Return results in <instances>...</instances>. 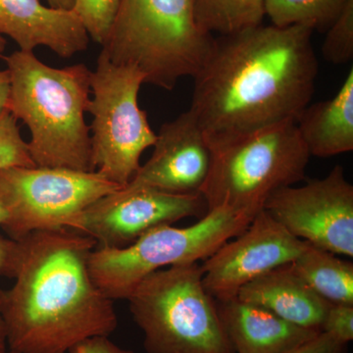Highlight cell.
Instances as JSON below:
<instances>
[{
    "mask_svg": "<svg viewBox=\"0 0 353 353\" xmlns=\"http://www.w3.org/2000/svg\"><path fill=\"white\" fill-rule=\"evenodd\" d=\"M152 157L128 185L173 194H199L208 179L212 150L194 114L188 110L165 123Z\"/></svg>",
    "mask_w": 353,
    "mask_h": 353,
    "instance_id": "obj_13",
    "label": "cell"
},
{
    "mask_svg": "<svg viewBox=\"0 0 353 353\" xmlns=\"http://www.w3.org/2000/svg\"><path fill=\"white\" fill-rule=\"evenodd\" d=\"M216 303L234 353H290L321 333L296 326L239 299Z\"/></svg>",
    "mask_w": 353,
    "mask_h": 353,
    "instance_id": "obj_15",
    "label": "cell"
},
{
    "mask_svg": "<svg viewBox=\"0 0 353 353\" xmlns=\"http://www.w3.org/2000/svg\"><path fill=\"white\" fill-rule=\"evenodd\" d=\"M253 219L227 206L211 209L192 226L157 228L124 248H95L88 260L90 273L109 299H127L146 276L208 259Z\"/></svg>",
    "mask_w": 353,
    "mask_h": 353,
    "instance_id": "obj_7",
    "label": "cell"
},
{
    "mask_svg": "<svg viewBox=\"0 0 353 353\" xmlns=\"http://www.w3.org/2000/svg\"><path fill=\"white\" fill-rule=\"evenodd\" d=\"M236 299L261 306L285 321L321 332L330 303L309 287L292 263L283 265L241 288Z\"/></svg>",
    "mask_w": 353,
    "mask_h": 353,
    "instance_id": "obj_16",
    "label": "cell"
},
{
    "mask_svg": "<svg viewBox=\"0 0 353 353\" xmlns=\"http://www.w3.org/2000/svg\"><path fill=\"white\" fill-rule=\"evenodd\" d=\"M299 240L260 211L245 231L218 248L201 265L202 282L218 303L236 299L241 288L283 265L305 248Z\"/></svg>",
    "mask_w": 353,
    "mask_h": 353,
    "instance_id": "obj_12",
    "label": "cell"
},
{
    "mask_svg": "<svg viewBox=\"0 0 353 353\" xmlns=\"http://www.w3.org/2000/svg\"><path fill=\"white\" fill-rule=\"evenodd\" d=\"M6 323L2 315V290H0V353H8Z\"/></svg>",
    "mask_w": 353,
    "mask_h": 353,
    "instance_id": "obj_29",
    "label": "cell"
},
{
    "mask_svg": "<svg viewBox=\"0 0 353 353\" xmlns=\"http://www.w3.org/2000/svg\"><path fill=\"white\" fill-rule=\"evenodd\" d=\"M296 124L310 157H332L352 152L353 69L333 99L309 103Z\"/></svg>",
    "mask_w": 353,
    "mask_h": 353,
    "instance_id": "obj_17",
    "label": "cell"
},
{
    "mask_svg": "<svg viewBox=\"0 0 353 353\" xmlns=\"http://www.w3.org/2000/svg\"><path fill=\"white\" fill-rule=\"evenodd\" d=\"M336 255L307 243L292 265L325 301L353 305V264Z\"/></svg>",
    "mask_w": 353,
    "mask_h": 353,
    "instance_id": "obj_18",
    "label": "cell"
},
{
    "mask_svg": "<svg viewBox=\"0 0 353 353\" xmlns=\"http://www.w3.org/2000/svg\"><path fill=\"white\" fill-rule=\"evenodd\" d=\"M266 0H194V18L206 34L230 36L259 27Z\"/></svg>",
    "mask_w": 353,
    "mask_h": 353,
    "instance_id": "obj_19",
    "label": "cell"
},
{
    "mask_svg": "<svg viewBox=\"0 0 353 353\" xmlns=\"http://www.w3.org/2000/svg\"><path fill=\"white\" fill-rule=\"evenodd\" d=\"M19 241L15 283L2 290L9 350L68 353L83 341L115 332L114 301L95 284L88 265L97 248L92 239L61 228Z\"/></svg>",
    "mask_w": 353,
    "mask_h": 353,
    "instance_id": "obj_2",
    "label": "cell"
},
{
    "mask_svg": "<svg viewBox=\"0 0 353 353\" xmlns=\"http://www.w3.org/2000/svg\"><path fill=\"white\" fill-rule=\"evenodd\" d=\"M127 301L148 353H234L199 262L153 272Z\"/></svg>",
    "mask_w": 353,
    "mask_h": 353,
    "instance_id": "obj_5",
    "label": "cell"
},
{
    "mask_svg": "<svg viewBox=\"0 0 353 353\" xmlns=\"http://www.w3.org/2000/svg\"><path fill=\"white\" fill-rule=\"evenodd\" d=\"M8 353H18V352H12V350H9Z\"/></svg>",
    "mask_w": 353,
    "mask_h": 353,
    "instance_id": "obj_33",
    "label": "cell"
},
{
    "mask_svg": "<svg viewBox=\"0 0 353 353\" xmlns=\"http://www.w3.org/2000/svg\"><path fill=\"white\" fill-rule=\"evenodd\" d=\"M263 210L299 240L352 259L353 185L341 165L324 178L277 190Z\"/></svg>",
    "mask_w": 353,
    "mask_h": 353,
    "instance_id": "obj_10",
    "label": "cell"
},
{
    "mask_svg": "<svg viewBox=\"0 0 353 353\" xmlns=\"http://www.w3.org/2000/svg\"><path fill=\"white\" fill-rule=\"evenodd\" d=\"M350 0H266V16L276 27L306 26L326 32Z\"/></svg>",
    "mask_w": 353,
    "mask_h": 353,
    "instance_id": "obj_20",
    "label": "cell"
},
{
    "mask_svg": "<svg viewBox=\"0 0 353 353\" xmlns=\"http://www.w3.org/2000/svg\"><path fill=\"white\" fill-rule=\"evenodd\" d=\"M7 213L6 208H4L3 204L0 201V227H3L4 223L6 222Z\"/></svg>",
    "mask_w": 353,
    "mask_h": 353,
    "instance_id": "obj_31",
    "label": "cell"
},
{
    "mask_svg": "<svg viewBox=\"0 0 353 353\" xmlns=\"http://www.w3.org/2000/svg\"><path fill=\"white\" fill-rule=\"evenodd\" d=\"M143 83L145 76L138 69L114 64L103 51L90 75L92 165L120 188L131 182L141 167V154L157 141L145 111L139 105Z\"/></svg>",
    "mask_w": 353,
    "mask_h": 353,
    "instance_id": "obj_8",
    "label": "cell"
},
{
    "mask_svg": "<svg viewBox=\"0 0 353 353\" xmlns=\"http://www.w3.org/2000/svg\"><path fill=\"white\" fill-rule=\"evenodd\" d=\"M19 241L0 236V278H14L20 261Z\"/></svg>",
    "mask_w": 353,
    "mask_h": 353,
    "instance_id": "obj_25",
    "label": "cell"
},
{
    "mask_svg": "<svg viewBox=\"0 0 353 353\" xmlns=\"http://www.w3.org/2000/svg\"><path fill=\"white\" fill-rule=\"evenodd\" d=\"M6 60L11 81L6 109L29 128L34 165L94 172L85 121L92 71L82 63L53 68L32 51H14Z\"/></svg>",
    "mask_w": 353,
    "mask_h": 353,
    "instance_id": "obj_3",
    "label": "cell"
},
{
    "mask_svg": "<svg viewBox=\"0 0 353 353\" xmlns=\"http://www.w3.org/2000/svg\"><path fill=\"white\" fill-rule=\"evenodd\" d=\"M313 32L260 25L215 38L194 77L190 108L210 146L296 122L312 99L319 68Z\"/></svg>",
    "mask_w": 353,
    "mask_h": 353,
    "instance_id": "obj_1",
    "label": "cell"
},
{
    "mask_svg": "<svg viewBox=\"0 0 353 353\" xmlns=\"http://www.w3.org/2000/svg\"><path fill=\"white\" fill-rule=\"evenodd\" d=\"M321 332L347 345L353 340V305L330 304L323 321Z\"/></svg>",
    "mask_w": 353,
    "mask_h": 353,
    "instance_id": "obj_24",
    "label": "cell"
},
{
    "mask_svg": "<svg viewBox=\"0 0 353 353\" xmlns=\"http://www.w3.org/2000/svg\"><path fill=\"white\" fill-rule=\"evenodd\" d=\"M322 46L325 60L334 65L347 64L353 58V0H350L340 16L326 31Z\"/></svg>",
    "mask_w": 353,
    "mask_h": 353,
    "instance_id": "obj_22",
    "label": "cell"
},
{
    "mask_svg": "<svg viewBox=\"0 0 353 353\" xmlns=\"http://www.w3.org/2000/svg\"><path fill=\"white\" fill-rule=\"evenodd\" d=\"M52 8L62 9V10H72L74 0H46Z\"/></svg>",
    "mask_w": 353,
    "mask_h": 353,
    "instance_id": "obj_30",
    "label": "cell"
},
{
    "mask_svg": "<svg viewBox=\"0 0 353 353\" xmlns=\"http://www.w3.org/2000/svg\"><path fill=\"white\" fill-rule=\"evenodd\" d=\"M215 37L194 18V0H121L102 50L114 64L132 66L145 83L171 90L196 76Z\"/></svg>",
    "mask_w": 353,
    "mask_h": 353,
    "instance_id": "obj_4",
    "label": "cell"
},
{
    "mask_svg": "<svg viewBox=\"0 0 353 353\" xmlns=\"http://www.w3.org/2000/svg\"><path fill=\"white\" fill-rule=\"evenodd\" d=\"M6 39L0 34V57H2V54H3L4 50H6Z\"/></svg>",
    "mask_w": 353,
    "mask_h": 353,
    "instance_id": "obj_32",
    "label": "cell"
},
{
    "mask_svg": "<svg viewBox=\"0 0 353 353\" xmlns=\"http://www.w3.org/2000/svg\"><path fill=\"white\" fill-rule=\"evenodd\" d=\"M208 212L201 194H173L127 185L90 204L68 228L101 248H124L153 229Z\"/></svg>",
    "mask_w": 353,
    "mask_h": 353,
    "instance_id": "obj_11",
    "label": "cell"
},
{
    "mask_svg": "<svg viewBox=\"0 0 353 353\" xmlns=\"http://www.w3.org/2000/svg\"><path fill=\"white\" fill-rule=\"evenodd\" d=\"M10 74L8 70L0 71V114L6 110L9 95H10Z\"/></svg>",
    "mask_w": 353,
    "mask_h": 353,
    "instance_id": "obj_28",
    "label": "cell"
},
{
    "mask_svg": "<svg viewBox=\"0 0 353 353\" xmlns=\"http://www.w3.org/2000/svg\"><path fill=\"white\" fill-rule=\"evenodd\" d=\"M347 345L326 333H320L312 341L290 353H345Z\"/></svg>",
    "mask_w": 353,
    "mask_h": 353,
    "instance_id": "obj_26",
    "label": "cell"
},
{
    "mask_svg": "<svg viewBox=\"0 0 353 353\" xmlns=\"http://www.w3.org/2000/svg\"><path fill=\"white\" fill-rule=\"evenodd\" d=\"M34 167L28 143L20 134L17 119L4 110L0 114V169L7 167Z\"/></svg>",
    "mask_w": 353,
    "mask_h": 353,
    "instance_id": "obj_23",
    "label": "cell"
},
{
    "mask_svg": "<svg viewBox=\"0 0 353 353\" xmlns=\"http://www.w3.org/2000/svg\"><path fill=\"white\" fill-rule=\"evenodd\" d=\"M0 34L10 37L20 50L46 46L63 58L85 51L90 43L73 11L44 6L39 0H0Z\"/></svg>",
    "mask_w": 353,
    "mask_h": 353,
    "instance_id": "obj_14",
    "label": "cell"
},
{
    "mask_svg": "<svg viewBox=\"0 0 353 353\" xmlns=\"http://www.w3.org/2000/svg\"><path fill=\"white\" fill-rule=\"evenodd\" d=\"M121 0H74L72 11L80 19L88 37L103 46L108 41Z\"/></svg>",
    "mask_w": 353,
    "mask_h": 353,
    "instance_id": "obj_21",
    "label": "cell"
},
{
    "mask_svg": "<svg viewBox=\"0 0 353 353\" xmlns=\"http://www.w3.org/2000/svg\"><path fill=\"white\" fill-rule=\"evenodd\" d=\"M212 161L201 194L211 209L227 206L255 217L269 197L305 176L310 154L294 121L211 146Z\"/></svg>",
    "mask_w": 353,
    "mask_h": 353,
    "instance_id": "obj_6",
    "label": "cell"
},
{
    "mask_svg": "<svg viewBox=\"0 0 353 353\" xmlns=\"http://www.w3.org/2000/svg\"><path fill=\"white\" fill-rule=\"evenodd\" d=\"M68 353H134L125 350L110 341L109 336L88 339L72 348Z\"/></svg>",
    "mask_w": 353,
    "mask_h": 353,
    "instance_id": "obj_27",
    "label": "cell"
},
{
    "mask_svg": "<svg viewBox=\"0 0 353 353\" xmlns=\"http://www.w3.org/2000/svg\"><path fill=\"white\" fill-rule=\"evenodd\" d=\"M120 189L97 172L58 167L0 169V201L7 213L2 229L20 241L28 234L68 228L88 206Z\"/></svg>",
    "mask_w": 353,
    "mask_h": 353,
    "instance_id": "obj_9",
    "label": "cell"
}]
</instances>
